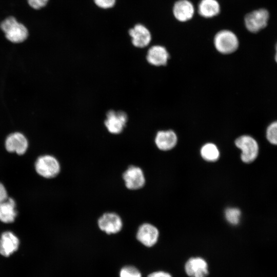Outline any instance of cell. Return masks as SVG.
<instances>
[{"label":"cell","mask_w":277,"mask_h":277,"mask_svg":"<svg viewBox=\"0 0 277 277\" xmlns=\"http://www.w3.org/2000/svg\"><path fill=\"white\" fill-rule=\"evenodd\" d=\"M213 44L218 52L228 54L233 53L238 49L239 41L233 32L228 29H222L215 34Z\"/></svg>","instance_id":"6da1fadb"},{"label":"cell","mask_w":277,"mask_h":277,"mask_svg":"<svg viewBox=\"0 0 277 277\" xmlns=\"http://www.w3.org/2000/svg\"><path fill=\"white\" fill-rule=\"evenodd\" d=\"M0 27L5 33L6 38L11 42L21 43L28 37V32L26 27L13 17L6 18L1 23Z\"/></svg>","instance_id":"7a4b0ae2"},{"label":"cell","mask_w":277,"mask_h":277,"mask_svg":"<svg viewBox=\"0 0 277 277\" xmlns=\"http://www.w3.org/2000/svg\"><path fill=\"white\" fill-rule=\"evenodd\" d=\"M34 168L39 175L47 179L57 176L61 171L58 161L54 156L49 154L39 156L35 162Z\"/></svg>","instance_id":"3957f363"},{"label":"cell","mask_w":277,"mask_h":277,"mask_svg":"<svg viewBox=\"0 0 277 277\" xmlns=\"http://www.w3.org/2000/svg\"><path fill=\"white\" fill-rule=\"evenodd\" d=\"M235 144L242 150L241 157L244 163H251L258 156L259 146L257 142L251 136L242 135L236 139Z\"/></svg>","instance_id":"277c9868"},{"label":"cell","mask_w":277,"mask_h":277,"mask_svg":"<svg viewBox=\"0 0 277 277\" xmlns=\"http://www.w3.org/2000/svg\"><path fill=\"white\" fill-rule=\"evenodd\" d=\"M269 17V12L265 9L252 11L245 15V26L249 32L257 33L267 26Z\"/></svg>","instance_id":"5b68a950"},{"label":"cell","mask_w":277,"mask_h":277,"mask_svg":"<svg viewBox=\"0 0 277 277\" xmlns=\"http://www.w3.org/2000/svg\"><path fill=\"white\" fill-rule=\"evenodd\" d=\"M128 121V115L123 111L109 110L106 113L104 125L108 131L113 134L122 133Z\"/></svg>","instance_id":"8992f818"},{"label":"cell","mask_w":277,"mask_h":277,"mask_svg":"<svg viewBox=\"0 0 277 277\" xmlns=\"http://www.w3.org/2000/svg\"><path fill=\"white\" fill-rule=\"evenodd\" d=\"M99 229L108 234L118 233L123 226L121 216L115 212H106L98 219Z\"/></svg>","instance_id":"52a82bcc"},{"label":"cell","mask_w":277,"mask_h":277,"mask_svg":"<svg viewBox=\"0 0 277 277\" xmlns=\"http://www.w3.org/2000/svg\"><path fill=\"white\" fill-rule=\"evenodd\" d=\"M126 187L131 190L142 188L145 183L144 172L139 167L130 165L123 173Z\"/></svg>","instance_id":"ba28073f"},{"label":"cell","mask_w":277,"mask_h":277,"mask_svg":"<svg viewBox=\"0 0 277 277\" xmlns=\"http://www.w3.org/2000/svg\"><path fill=\"white\" fill-rule=\"evenodd\" d=\"M132 45L139 48L147 47L151 42L152 35L149 30L144 25L137 24L129 30Z\"/></svg>","instance_id":"9c48e42d"},{"label":"cell","mask_w":277,"mask_h":277,"mask_svg":"<svg viewBox=\"0 0 277 277\" xmlns=\"http://www.w3.org/2000/svg\"><path fill=\"white\" fill-rule=\"evenodd\" d=\"M5 148L8 152L23 155L28 148V142L22 133L16 132L9 134L5 141Z\"/></svg>","instance_id":"30bf717a"},{"label":"cell","mask_w":277,"mask_h":277,"mask_svg":"<svg viewBox=\"0 0 277 277\" xmlns=\"http://www.w3.org/2000/svg\"><path fill=\"white\" fill-rule=\"evenodd\" d=\"M159 235V231L154 226L149 223H144L138 227L136 237L143 245L150 247L156 243Z\"/></svg>","instance_id":"8fae6325"},{"label":"cell","mask_w":277,"mask_h":277,"mask_svg":"<svg viewBox=\"0 0 277 277\" xmlns=\"http://www.w3.org/2000/svg\"><path fill=\"white\" fill-rule=\"evenodd\" d=\"M194 12L193 4L189 0H177L174 2L172 7L174 17L182 23L191 19Z\"/></svg>","instance_id":"7c38bea8"},{"label":"cell","mask_w":277,"mask_h":277,"mask_svg":"<svg viewBox=\"0 0 277 277\" xmlns=\"http://www.w3.org/2000/svg\"><path fill=\"white\" fill-rule=\"evenodd\" d=\"M185 271L189 277H206L209 274L207 262L200 257L188 259L185 264Z\"/></svg>","instance_id":"4fadbf2b"},{"label":"cell","mask_w":277,"mask_h":277,"mask_svg":"<svg viewBox=\"0 0 277 277\" xmlns=\"http://www.w3.org/2000/svg\"><path fill=\"white\" fill-rule=\"evenodd\" d=\"M19 240L11 231L3 232L0 237V254L8 257L18 248Z\"/></svg>","instance_id":"5bb4252c"},{"label":"cell","mask_w":277,"mask_h":277,"mask_svg":"<svg viewBox=\"0 0 277 277\" xmlns=\"http://www.w3.org/2000/svg\"><path fill=\"white\" fill-rule=\"evenodd\" d=\"M169 54L166 48L161 45H154L148 50L146 60L152 65L159 66L167 64Z\"/></svg>","instance_id":"9a60e30c"},{"label":"cell","mask_w":277,"mask_h":277,"mask_svg":"<svg viewBox=\"0 0 277 277\" xmlns=\"http://www.w3.org/2000/svg\"><path fill=\"white\" fill-rule=\"evenodd\" d=\"M155 143L160 150H169L176 145L177 136L172 130L160 131L156 134Z\"/></svg>","instance_id":"2e32d148"},{"label":"cell","mask_w":277,"mask_h":277,"mask_svg":"<svg viewBox=\"0 0 277 277\" xmlns=\"http://www.w3.org/2000/svg\"><path fill=\"white\" fill-rule=\"evenodd\" d=\"M220 12V4L217 0H201L197 6L198 14L205 18L216 16Z\"/></svg>","instance_id":"e0dca14e"},{"label":"cell","mask_w":277,"mask_h":277,"mask_svg":"<svg viewBox=\"0 0 277 277\" xmlns=\"http://www.w3.org/2000/svg\"><path fill=\"white\" fill-rule=\"evenodd\" d=\"M16 206L15 200L10 197L1 204L0 221L5 224L14 222L17 214Z\"/></svg>","instance_id":"ac0fdd59"},{"label":"cell","mask_w":277,"mask_h":277,"mask_svg":"<svg viewBox=\"0 0 277 277\" xmlns=\"http://www.w3.org/2000/svg\"><path fill=\"white\" fill-rule=\"evenodd\" d=\"M201 154L205 160L214 162L219 159L220 152L215 145L212 143H207L201 148Z\"/></svg>","instance_id":"d6986e66"},{"label":"cell","mask_w":277,"mask_h":277,"mask_svg":"<svg viewBox=\"0 0 277 277\" xmlns=\"http://www.w3.org/2000/svg\"><path fill=\"white\" fill-rule=\"evenodd\" d=\"M226 220L232 225H236L240 221L241 211L236 208H227L225 212Z\"/></svg>","instance_id":"ffe728a7"},{"label":"cell","mask_w":277,"mask_h":277,"mask_svg":"<svg viewBox=\"0 0 277 277\" xmlns=\"http://www.w3.org/2000/svg\"><path fill=\"white\" fill-rule=\"evenodd\" d=\"M120 277H142V274L136 267L126 266L121 269Z\"/></svg>","instance_id":"44dd1931"},{"label":"cell","mask_w":277,"mask_h":277,"mask_svg":"<svg viewBox=\"0 0 277 277\" xmlns=\"http://www.w3.org/2000/svg\"><path fill=\"white\" fill-rule=\"evenodd\" d=\"M266 137L271 144L277 145V121L272 123L268 127Z\"/></svg>","instance_id":"7402d4cb"},{"label":"cell","mask_w":277,"mask_h":277,"mask_svg":"<svg viewBox=\"0 0 277 277\" xmlns=\"http://www.w3.org/2000/svg\"><path fill=\"white\" fill-rule=\"evenodd\" d=\"M95 4L99 8L102 9H109L112 8L116 2V0H93Z\"/></svg>","instance_id":"603a6c76"},{"label":"cell","mask_w":277,"mask_h":277,"mask_svg":"<svg viewBox=\"0 0 277 277\" xmlns=\"http://www.w3.org/2000/svg\"><path fill=\"white\" fill-rule=\"evenodd\" d=\"M30 6L35 9H38L45 6L48 0H28Z\"/></svg>","instance_id":"cb8c5ba5"},{"label":"cell","mask_w":277,"mask_h":277,"mask_svg":"<svg viewBox=\"0 0 277 277\" xmlns=\"http://www.w3.org/2000/svg\"><path fill=\"white\" fill-rule=\"evenodd\" d=\"M8 198L7 191L1 182H0V204L6 201Z\"/></svg>","instance_id":"d4e9b609"},{"label":"cell","mask_w":277,"mask_h":277,"mask_svg":"<svg viewBox=\"0 0 277 277\" xmlns=\"http://www.w3.org/2000/svg\"><path fill=\"white\" fill-rule=\"evenodd\" d=\"M147 277H172L168 272L163 271H157L151 273Z\"/></svg>","instance_id":"484cf974"},{"label":"cell","mask_w":277,"mask_h":277,"mask_svg":"<svg viewBox=\"0 0 277 277\" xmlns=\"http://www.w3.org/2000/svg\"><path fill=\"white\" fill-rule=\"evenodd\" d=\"M275 49H276V54L275 55V60L277 63V43L276 44Z\"/></svg>","instance_id":"4316f807"}]
</instances>
